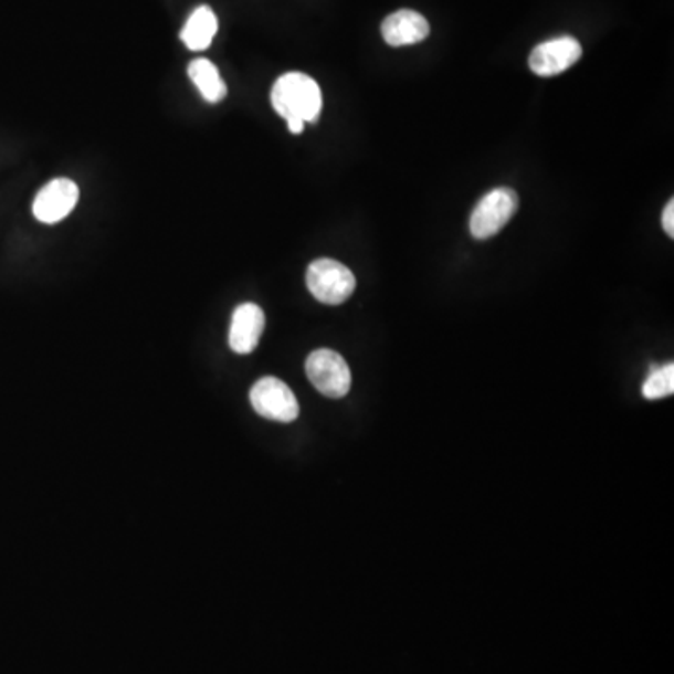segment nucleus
I'll return each instance as SVG.
<instances>
[{
	"instance_id": "obj_7",
	"label": "nucleus",
	"mask_w": 674,
	"mask_h": 674,
	"mask_svg": "<svg viewBox=\"0 0 674 674\" xmlns=\"http://www.w3.org/2000/svg\"><path fill=\"white\" fill-rule=\"evenodd\" d=\"M77 201H80V188L74 180L55 178L38 191L36 199L32 202V214L42 223L55 225L74 212Z\"/></svg>"
},
{
	"instance_id": "obj_12",
	"label": "nucleus",
	"mask_w": 674,
	"mask_h": 674,
	"mask_svg": "<svg viewBox=\"0 0 674 674\" xmlns=\"http://www.w3.org/2000/svg\"><path fill=\"white\" fill-rule=\"evenodd\" d=\"M673 364H667V366H663V368L654 369V371L649 375V379L644 380L643 396L646 399H652V401H656V399L667 398V396H673Z\"/></svg>"
},
{
	"instance_id": "obj_13",
	"label": "nucleus",
	"mask_w": 674,
	"mask_h": 674,
	"mask_svg": "<svg viewBox=\"0 0 674 674\" xmlns=\"http://www.w3.org/2000/svg\"><path fill=\"white\" fill-rule=\"evenodd\" d=\"M663 231L668 234V236H674V201L667 202V207L663 210L662 215Z\"/></svg>"
},
{
	"instance_id": "obj_8",
	"label": "nucleus",
	"mask_w": 674,
	"mask_h": 674,
	"mask_svg": "<svg viewBox=\"0 0 674 674\" xmlns=\"http://www.w3.org/2000/svg\"><path fill=\"white\" fill-rule=\"evenodd\" d=\"M264 312L257 304L245 302L240 304L233 313L231 328H229V347L236 355H252L257 349L261 336H263Z\"/></svg>"
},
{
	"instance_id": "obj_2",
	"label": "nucleus",
	"mask_w": 674,
	"mask_h": 674,
	"mask_svg": "<svg viewBox=\"0 0 674 674\" xmlns=\"http://www.w3.org/2000/svg\"><path fill=\"white\" fill-rule=\"evenodd\" d=\"M306 283L315 301L337 306L349 301L356 288V277L345 264L334 259H317L307 266Z\"/></svg>"
},
{
	"instance_id": "obj_6",
	"label": "nucleus",
	"mask_w": 674,
	"mask_h": 674,
	"mask_svg": "<svg viewBox=\"0 0 674 674\" xmlns=\"http://www.w3.org/2000/svg\"><path fill=\"white\" fill-rule=\"evenodd\" d=\"M582 55L581 43L576 38L560 36L547 40L534 48L528 56V66L539 77H555L570 70Z\"/></svg>"
},
{
	"instance_id": "obj_14",
	"label": "nucleus",
	"mask_w": 674,
	"mask_h": 674,
	"mask_svg": "<svg viewBox=\"0 0 674 674\" xmlns=\"http://www.w3.org/2000/svg\"><path fill=\"white\" fill-rule=\"evenodd\" d=\"M285 123H287V128L291 134L301 135L302 131H304V128H306V123H302L298 118H288Z\"/></svg>"
},
{
	"instance_id": "obj_1",
	"label": "nucleus",
	"mask_w": 674,
	"mask_h": 674,
	"mask_svg": "<svg viewBox=\"0 0 674 674\" xmlns=\"http://www.w3.org/2000/svg\"><path fill=\"white\" fill-rule=\"evenodd\" d=\"M272 107L280 117L298 118L302 123L315 124L323 110V93L317 81L301 72L283 74L272 86Z\"/></svg>"
},
{
	"instance_id": "obj_11",
	"label": "nucleus",
	"mask_w": 674,
	"mask_h": 674,
	"mask_svg": "<svg viewBox=\"0 0 674 674\" xmlns=\"http://www.w3.org/2000/svg\"><path fill=\"white\" fill-rule=\"evenodd\" d=\"M188 75L209 104H218L228 96V85L221 80L220 70L209 59H196L191 62Z\"/></svg>"
},
{
	"instance_id": "obj_9",
	"label": "nucleus",
	"mask_w": 674,
	"mask_h": 674,
	"mask_svg": "<svg viewBox=\"0 0 674 674\" xmlns=\"http://www.w3.org/2000/svg\"><path fill=\"white\" fill-rule=\"evenodd\" d=\"M430 32L428 19L414 10H398V12L390 13L380 25V34L392 48H404V45L423 42L425 38L430 36Z\"/></svg>"
},
{
	"instance_id": "obj_4",
	"label": "nucleus",
	"mask_w": 674,
	"mask_h": 674,
	"mask_svg": "<svg viewBox=\"0 0 674 674\" xmlns=\"http://www.w3.org/2000/svg\"><path fill=\"white\" fill-rule=\"evenodd\" d=\"M307 379L323 396L341 399L349 393L352 375L344 356L336 350H313L306 360Z\"/></svg>"
},
{
	"instance_id": "obj_3",
	"label": "nucleus",
	"mask_w": 674,
	"mask_h": 674,
	"mask_svg": "<svg viewBox=\"0 0 674 674\" xmlns=\"http://www.w3.org/2000/svg\"><path fill=\"white\" fill-rule=\"evenodd\" d=\"M517 207H519V197L509 188H497L485 193L476 204V209L472 210V236L487 240L501 233L506 228V223L514 218Z\"/></svg>"
},
{
	"instance_id": "obj_10",
	"label": "nucleus",
	"mask_w": 674,
	"mask_h": 674,
	"mask_svg": "<svg viewBox=\"0 0 674 674\" xmlns=\"http://www.w3.org/2000/svg\"><path fill=\"white\" fill-rule=\"evenodd\" d=\"M215 34H218V18L214 10L199 7L186 21L185 29L180 32V40L190 51H204L209 50Z\"/></svg>"
},
{
	"instance_id": "obj_5",
	"label": "nucleus",
	"mask_w": 674,
	"mask_h": 674,
	"mask_svg": "<svg viewBox=\"0 0 674 674\" xmlns=\"http://www.w3.org/2000/svg\"><path fill=\"white\" fill-rule=\"evenodd\" d=\"M250 401L259 417L272 422H295L301 414V404L293 390L276 377H263L253 385Z\"/></svg>"
}]
</instances>
